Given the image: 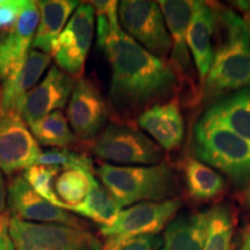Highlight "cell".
<instances>
[{
	"label": "cell",
	"mask_w": 250,
	"mask_h": 250,
	"mask_svg": "<svg viewBox=\"0 0 250 250\" xmlns=\"http://www.w3.org/2000/svg\"><path fill=\"white\" fill-rule=\"evenodd\" d=\"M96 174L121 208L144 201H167L177 190L176 174L164 161L147 167L103 164L96 169Z\"/></svg>",
	"instance_id": "cell-4"
},
{
	"label": "cell",
	"mask_w": 250,
	"mask_h": 250,
	"mask_svg": "<svg viewBox=\"0 0 250 250\" xmlns=\"http://www.w3.org/2000/svg\"><path fill=\"white\" fill-rule=\"evenodd\" d=\"M243 202L246 203V205L248 206V208L250 210V187L243 193Z\"/></svg>",
	"instance_id": "cell-34"
},
{
	"label": "cell",
	"mask_w": 250,
	"mask_h": 250,
	"mask_svg": "<svg viewBox=\"0 0 250 250\" xmlns=\"http://www.w3.org/2000/svg\"><path fill=\"white\" fill-rule=\"evenodd\" d=\"M121 206L115 201L107 189L94 177L89 192L85 201L79 205L68 208L67 211L88 218L103 226H109L116 220L121 212Z\"/></svg>",
	"instance_id": "cell-23"
},
{
	"label": "cell",
	"mask_w": 250,
	"mask_h": 250,
	"mask_svg": "<svg viewBox=\"0 0 250 250\" xmlns=\"http://www.w3.org/2000/svg\"><path fill=\"white\" fill-rule=\"evenodd\" d=\"M164 14L166 26L171 37L169 65L179 78L180 83L191 80L193 67L187 43V31L195 7V1L188 0H164L158 1Z\"/></svg>",
	"instance_id": "cell-15"
},
{
	"label": "cell",
	"mask_w": 250,
	"mask_h": 250,
	"mask_svg": "<svg viewBox=\"0 0 250 250\" xmlns=\"http://www.w3.org/2000/svg\"><path fill=\"white\" fill-rule=\"evenodd\" d=\"M215 24L220 41L201 86L199 100L214 99L250 87V30L245 19L232 9L218 6Z\"/></svg>",
	"instance_id": "cell-2"
},
{
	"label": "cell",
	"mask_w": 250,
	"mask_h": 250,
	"mask_svg": "<svg viewBox=\"0 0 250 250\" xmlns=\"http://www.w3.org/2000/svg\"><path fill=\"white\" fill-rule=\"evenodd\" d=\"M62 169L54 166H44V165H34L23 171L22 176L27 181V183L33 188L41 197L46 199V201L61 208L62 210H66V205L62 203L56 195L54 183L55 179L59 171Z\"/></svg>",
	"instance_id": "cell-27"
},
{
	"label": "cell",
	"mask_w": 250,
	"mask_h": 250,
	"mask_svg": "<svg viewBox=\"0 0 250 250\" xmlns=\"http://www.w3.org/2000/svg\"><path fill=\"white\" fill-rule=\"evenodd\" d=\"M208 211L195 212L170 221L160 250H204Z\"/></svg>",
	"instance_id": "cell-20"
},
{
	"label": "cell",
	"mask_w": 250,
	"mask_h": 250,
	"mask_svg": "<svg viewBox=\"0 0 250 250\" xmlns=\"http://www.w3.org/2000/svg\"><path fill=\"white\" fill-rule=\"evenodd\" d=\"M93 173L83 169H65L56 179L55 191L61 201L68 208L79 205L88 195Z\"/></svg>",
	"instance_id": "cell-26"
},
{
	"label": "cell",
	"mask_w": 250,
	"mask_h": 250,
	"mask_svg": "<svg viewBox=\"0 0 250 250\" xmlns=\"http://www.w3.org/2000/svg\"><path fill=\"white\" fill-rule=\"evenodd\" d=\"M137 124L146 131L164 151H174L184 138V120L179 96L144 111Z\"/></svg>",
	"instance_id": "cell-16"
},
{
	"label": "cell",
	"mask_w": 250,
	"mask_h": 250,
	"mask_svg": "<svg viewBox=\"0 0 250 250\" xmlns=\"http://www.w3.org/2000/svg\"><path fill=\"white\" fill-rule=\"evenodd\" d=\"M36 2L41 19L33 41V48L51 56L56 41L80 2L73 0H41Z\"/></svg>",
	"instance_id": "cell-19"
},
{
	"label": "cell",
	"mask_w": 250,
	"mask_h": 250,
	"mask_svg": "<svg viewBox=\"0 0 250 250\" xmlns=\"http://www.w3.org/2000/svg\"><path fill=\"white\" fill-rule=\"evenodd\" d=\"M245 21H246L247 26H248L249 30H250V11L247 12V13H246V15H245Z\"/></svg>",
	"instance_id": "cell-36"
},
{
	"label": "cell",
	"mask_w": 250,
	"mask_h": 250,
	"mask_svg": "<svg viewBox=\"0 0 250 250\" xmlns=\"http://www.w3.org/2000/svg\"><path fill=\"white\" fill-rule=\"evenodd\" d=\"M95 9L90 2H80L58 36L51 56L64 73L81 78L94 36Z\"/></svg>",
	"instance_id": "cell-9"
},
{
	"label": "cell",
	"mask_w": 250,
	"mask_h": 250,
	"mask_svg": "<svg viewBox=\"0 0 250 250\" xmlns=\"http://www.w3.org/2000/svg\"><path fill=\"white\" fill-rule=\"evenodd\" d=\"M30 132L37 143L55 148H66L76 145L78 139L61 110L51 112L29 124Z\"/></svg>",
	"instance_id": "cell-24"
},
{
	"label": "cell",
	"mask_w": 250,
	"mask_h": 250,
	"mask_svg": "<svg viewBox=\"0 0 250 250\" xmlns=\"http://www.w3.org/2000/svg\"><path fill=\"white\" fill-rule=\"evenodd\" d=\"M239 250H250V242H249V240L247 239V236L245 235V234H243V237H242V246Z\"/></svg>",
	"instance_id": "cell-35"
},
{
	"label": "cell",
	"mask_w": 250,
	"mask_h": 250,
	"mask_svg": "<svg viewBox=\"0 0 250 250\" xmlns=\"http://www.w3.org/2000/svg\"><path fill=\"white\" fill-rule=\"evenodd\" d=\"M27 0H0V33L4 35L13 28Z\"/></svg>",
	"instance_id": "cell-29"
},
{
	"label": "cell",
	"mask_w": 250,
	"mask_h": 250,
	"mask_svg": "<svg viewBox=\"0 0 250 250\" xmlns=\"http://www.w3.org/2000/svg\"><path fill=\"white\" fill-rule=\"evenodd\" d=\"M9 234L15 250H103L102 242L87 229L62 225L35 224L11 217Z\"/></svg>",
	"instance_id": "cell-7"
},
{
	"label": "cell",
	"mask_w": 250,
	"mask_h": 250,
	"mask_svg": "<svg viewBox=\"0 0 250 250\" xmlns=\"http://www.w3.org/2000/svg\"><path fill=\"white\" fill-rule=\"evenodd\" d=\"M42 154L22 117L0 114V169L6 175L26 170L36 165Z\"/></svg>",
	"instance_id": "cell-12"
},
{
	"label": "cell",
	"mask_w": 250,
	"mask_h": 250,
	"mask_svg": "<svg viewBox=\"0 0 250 250\" xmlns=\"http://www.w3.org/2000/svg\"><path fill=\"white\" fill-rule=\"evenodd\" d=\"M122 30L149 54L166 61L171 51V37L156 1L123 0L118 2Z\"/></svg>",
	"instance_id": "cell-8"
},
{
	"label": "cell",
	"mask_w": 250,
	"mask_h": 250,
	"mask_svg": "<svg viewBox=\"0 0 250 250\" xmlns=\"http://www.w3.org/2000/svg\"><path fill=\"white\" fill-rule=\"evenodd\" d=\"M39 165L54 166L65 169H83L93 173V161L85 153H77L67 148H54L42 152Z\"/></svg>",
	"instance_id": "cell-28"
},
{
	"label": "cell",
	"mask_w": 250,
	"mask_h": 250,
	"mask_svg": "<svg viewBox=\"0 0 250 250\" xmlns=\"http://www.w3.org/2000/svg\"><path fill=\"white\" fill-rule=\"evenodd\" d=\"M6 204H7V188L2 176V171L0 169V215L6 212Z\"/></svg>",
	"instance_id": "cell-32"
},
{
	"label": "cell",
	"mask_w": 250,
	"mask_h": 250,
	"mask_svg": "<svg viewBox=\"0 0 250 250\" xmlns=\"http://www.w3.org/2000/svg\"><path fill=\"white\" fill-rule=\"evenodd\" d=\"M66 118L73 133L83 142H94L105 129L109 105L93 81L86 78L76 80Z\"/></svg>",
	"instance_id": "cell-10"
},
{
	"label": "cell",
	"mask_w": 250,
	"mask_h": 250,
	"mask_svg": "<svg viewBox=\"0 0 250 250\" xmlns=\"http://www.w3.org/2000/svg\"><path fill=\"white\" fill-rule=\"evenodd\" d=\"M208 109L250 144V87L226 94Z\"/></svg>",
	"instance_id": "cell-21"
},
{
	"label": "cell",
	"mask_w": 250,
	"mask_h": 250,
	"mask_svg": "<svg viewBox=\"0 0 250 250\" xmlns=\"http://www.w3.org/2000/svg\"><path fill=\"white\" fill-rule=\"evenodd\" d=\"M9 212L0 215V250H15L11 234H9Z\"/></svg>",
	"instance_id": "cell-31"
},
{
	"label": "cell",
	"mask_w": 250,
	"mask_h": 250,
	"mask_svg": "<svg viewBox=\"0 0 250 250\" xmlns=\"http://www.w3.org/2000/svg\"><path fill=\"white\" fill-rule=\"evenodd\" d=\"M98 45L111 67L109 107L117 122L134 124L144 111L176 96L180 81L169 62L149 54L122 28Z\"/></svg>",
	"instance_id": "cell-1"
},
{
	"label": "cell",
	"mask_w": 250,
	"mask_h": 250,
	"mask_svg": "<svg viewBox=\"0 0 250 250\" xmlns=\"http://www.w3.org/2000/svg\"><path fill=\"white\" fill-rule=\"evenodd\" d=\"M234 4H236L239 6V8L242 9V11H245L246 13L250 11V1H236L234 2Z\"/></svg>",
	"instance_id": "cell-33"
},
{
	"label": "cell",
	"mask_w": 250,
	"mask_h": 250,
	"mask_svg": "<svg viewBox=\"0 0 250 250\" xmlns=\"http://www.w3.org/2000/svg\"><path fill=\"white\" fill-rule=\"evenodd\" d=\"M193 151L204 161L227 175L237 186L250 184V144L234 133L206 109L193 127Z\"/></svg>",
	"instance_id": "cell-3"
},
{
	"label": "cell",
	"mask_w": 250,
	"mask_h": 250,
	"mask_svg": "<svg viewBox=\"0 0 250 250\" xmlns=\"http://www.w3.org/2000/svg\"><path fill=\"white\" fill-rule=\"evenodd\" d=\"M76 80L57 66H52L39 85L27 94L21 107V117L26 124L66 107Z\"/></svg>",
	"instance_id": "cell-14"
},
{
	"label": "cell",
	"mask_w": 250,
	"mask_h": 250,
	"mask_svg": "<svg viewBox=\"0 0 250 250\" xmlns=\"http://www.w3.org/2000/svg\"><path fill=\"white\" fill-rule=\"evenodd\" d=\"M243 234H245V235L247 236V239H248L250 242V227H247L245 229V232H243Z\"/></svg>",
	"instance_id": "cell-37"
},
{
	"label": "cell",
	"mask_w": 250,
	"mask_h": 250,
	"mask_svg": "<svg viewBox=\"0 0 250 250\" xmlns=\"http://www.w3.org/2000/svg\"><path fill=\"white\" fill-rule=\"evenodd\" d=\"M94 155L121 165L161 164L165 151L134 124L111 122L92 144Z\"/></svg>",
	"instance_id": "cell-5"
},
{
	"label": "cell",
	"mask_w": 250,
	"mask_h": 250,
	"mask_svg": "<svg viewBox=\"0 0 250 250\" xmlns=\"http://www.w3.org/2000/svg\"><path fill=\"white\" fill-rule=\"evenodd\" d=\"M40 19L37 2L27 0L13 28L0 37V77L2 86L12 83L22 68L39 28Z\"/></svg>",
	"instance_id": "cell-13"
},
{
	"label": "cell",
	"mask_w": 250,
	"mask_h": 250,
	"mask_svg": "<svg viewBox=\"0 0 250 250\" xmlns=\"http://www.w3.org/2000/svg\"><path fill=\"white\" fill-rule=\"evenodd\" d=\"M0 83H1V77H0ZM0 95H1V88H0Z\"/></svg>",
	"instance_id": "cell-38"
},
{
	"label": "cell",
	"mask_w": 250,
	"mask_h": 250,
	"mask_svg": "<svg viewBox=\"0 0 250 250\" xmlns=\"http://www.w3.org/2000/svg\"><path fill=\"white\" fill-rule=\"evenodd\" d=\"M233 211L227 205H217L208 210V236L204 250H230L234 230Z\"/></svg>",
	"instance_id": "cell-25"
},
{
	"label": "cell",
	"mask_w": 250,
	"mask_h": 250,
	"mask_svg": "<svg viewBox=\"0 0 250 250\" xmlns=\"http://www.w3.org/2000/svg\"><path fill=\"white\" fill-rule=\"evenodd\" d=\"M180 199L143 202L121 211L116 220L100 229L104 237L103 250H117L122 243L140 235H158L170 224L181 208Z\"/></svg>",
	"instance_id": "cell-6"
},
{
	"label": "cell",
	"mask_w": 250,
	"mask_h": 250,
	"mask_svg": "<svg viewBox=\"0 0 250 250\" xmlns=\"http://www.w3.org/2000/svg\"><path fill=\"white\" fill-rule=\"evenodd\" d=\"M162 243L159 235H140L122 243L117 250H160Z\"/></svg>",
	"instance_id": "cell-30"
},
{
	"label": "cell",
	"mask_w": 250,
	"mask_h": 250,
	"mask_svg": "<svg viewBox=\"0 0 250 250\" xmlns=\"http://www.w3.org/2000/svg\"><path fill=\"white\" fill-rule=\"evenodd\" d=\"M215 28V9L204 1H195L187 31V43L195 61L201 86L213 62L212 37Z\"/></svg>",
	"instance_id": "cell-17"
},
{
	"label": "cell",
	"mask_w": 250,
	"mask_h": 250,
	"mask_svg": "<svg viewBox=\"0 0 250 250\" xmlns=\"http://www.w3.org/2000/svg\"><path fill=\"white\" fill-rule=\"evenodd\" d=\"M50 62L51 56L35 49L29 50L22 68L15 79L8 85L1 86L0 114L20 115L24 98L39 83L40 78L50 65Z\"/></svg>",
	"instance_id": "cell-18"
},
{
	"label": "cell",
	"mask_w": 250,
	"mask_h": 250,
	"mask_svg": "<svg viewBox=\"0 0 250 250\" xmlns=\"http://www.w3.org/2000/svg\"><path fill=\"white\" fill-rule=\"evenodd\" d=\"M187 190L196 201H210L225 190V180L220 174L196 158L184 161Z\"/></svg>",
	"instance_id": "cell-22"
},
{
	"label": "cell",
	"mask_w": 250,
	"mask_h": 250,
	"mask_svg": "<svg viewBox=\"0 0 250 250\" xmlns=\"http://www.w3.org/2000/svg\"><path fill=\"white\" fill-rule=\"evenodd\" d=\"M7 204L11 217L24 221H39L86 229V225L66 210L51 204L31 188L22 175L12 179L7 187Z\"/></svg>",
	"instance_id": "cell-11"
}]
</instances>
